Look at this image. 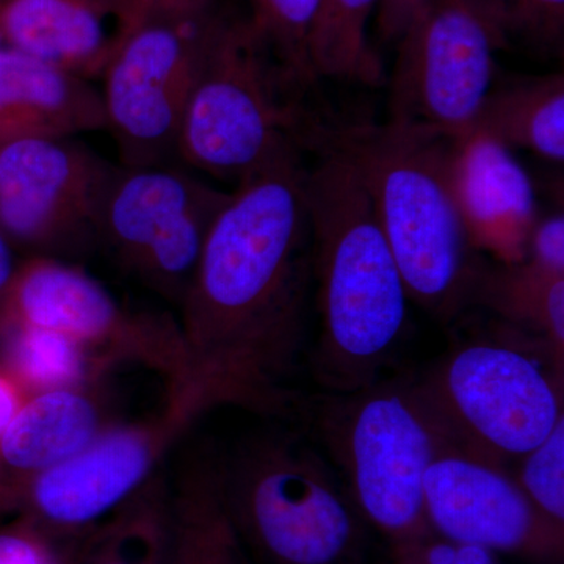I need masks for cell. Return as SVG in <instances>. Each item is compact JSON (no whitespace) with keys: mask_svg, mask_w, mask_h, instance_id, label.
Here are the masks:
<instances>
[{"mask_svg":"<svg viewBox=\"0 0 564 564\" xmlns=\"http://www.w3.org/2000/svg\"><path fill=\"white\" fill-rule=\"evenodd\" d=\"M314 151L306 172L321 314L313 369L328 393H348L381 380L411 300L361 176L328 144Z\"/></svg>","mask_w":564,"mask_h":564,"instance_id":"cell-2","label":"cell"},{"mask_svg":"<svg viewBox=\"0 0 564 564\" xmlns=\"http://www.w3.org/2000/svg\"><path fill=\"white\" fill-rule=\"evenodd\" d=\"M17 270L18 265L14 262L10 240L0 229V313H2L7 296H9L11 282H13Z\"/></svg>","mask_w":564,"mask_h":564,"instance_id":"cell-34","label":"cell"},{"mask_svg":"<svg viewBox=\"0 0 564 564\" xmlns=\"http://www.w3.org/2000/svg\"><path fill=\"white\" fill-rule=\"evenodd\" d=\"M525 259L545 272L564 274V217L563 212L538 218L527 243Z\"/></svg>","mask_w":564,"mask_h":564,"instance_id":"cell-31","label":"cell"},{"mask_svg":"<svg viewBox=\"0 0 564 564\" xmlns=\"http://www.w3.org/2000/svg\"><path fill=\"white\" fill-rule=\"evenodd\" d=\"M508 41L491 0H426L397 41L389 122L447 139L469 131Z\"/></svg>","mask_w":564,"mask_h":564,"instance_id":"cell-8","label":"cell"},{"mask_svg":"<svg viewBox=\"0 0 564 564\" xmlns=\"http://www.w3.org/2000/svg\"><path fill=\"white\" fill-rule=\"evenodd\" d=\"M486 133L508 148L564 161L563 74L516 82L491 90L469 131Z\"/></svg>","mask_w":564,"mask_h":564,"instance_id":"cell-21","label":"cell"},{"mask_svg":"<svg viewBox=\"0 0 564 564\" xmlns=\"http://www.w3.org/2000/svg\"><path fill=\"white\" fill-rule=\"evenodd\" d=\"M508 39L518 36L543 51L562 47L564 0H491Z\"/></svg>","mask_w":564,"mask_h":564,"instance_id":"cell-27","label":"cell"},{"mask_svg":"<svg viewBox=\"0 0 564 564\" xmlns=\"http://www.w3.org/2000/svg\"><path fill=\"white\" fill-rule=\"evenodd\" d=\"M452 192L478 252H491L500 263L524 261L538 218L532 177L513 150L481 132L451 140Z\"/></svg>","mask_w":564,"mask_h":564,"instance_id":"cell-15","label":"cell"},{"mask_svg":"<svg viewBox=\"0 0 564 564\" xmlns=\"http://www.w3.org/2000/svg\"><path fill=\"white\" fill-rule=\"evenodd\" d=\"M321 402L315 429L364 521L389 543L430 532L423 481L452 444L414 380L381 378Z\"/></svg>","mask_w":564,"mask_h":564,"instance_id":"cell-7","label":"cell"},{"mask_svg":"<svg viewBox=\"0 0 564 564\" xmlns=\"http://www.w3.org/2000/svg\"><path fill=\"white\" fill-rule=\"evenodd\" d=\"M31 395L17 377L0 364V434L6 432Z\"/></svg>","mask_w":564,"mask_h":564,"instance_id":"cell-33","label":"cell"},{"mask_svg":"<svg viewBox=\"0 0 564 564\" xmlns=\"http://www.w3.org/2000/svg\"><path fill=\"white\" fill-rule=\"evenodd\" d=\"M303 90L250 21L217 13L182 118L177 162L237 185L289 152L313 150L322 122L303 109Z\"/></svg>","mask_w":564,"mask_h":564,"instance_id":"cell-4","label":"cell"},{"mask_svg":"<svg viewBox=\"0 0 564 564\" xmlns=\"http://www.w3.org/2000/svg\"><path fill=\"white\" fill-rule=\"evenodd\" d=\"M0 564H62L58 545L25 519L0 530Z\"/></svg>","mask_w":564,"mask_h":564,"instance_id":"cell-29","label":"cell"},{"mask_svg":"<svg viewBox=\"0 0 564 564\" xmlns=\"http://www.w3.org/2000/svg\"><path fill=\"white\" fill-rule=\"evenodd\" d=\"M470 304L499 315L505 325L541 337L564 356V274L536 263L486 265L481 262Z\"/></svg>","mask_w":564,"mask_h":564,"instance_id":"cell-22","label":"cell"},{"mask_svg":"<svg viewBox=\"0 0 564 564\" xmlns=\"http://www.w3.org/2000/svg\"><path fill=\"white\" fill-rule=\"evenodd\" d=\"M113 169L74 139L0 143V229L33 256L76 261L99 247Z\"/></svg>","mask_w":564,"mask_h":564,"instance_id":"cell-13","label":"cell"},{"mask_svg":"<svg viewBox=\"0 0 564 564\" xmlns=\"http://www.w3.org/2000/svg\"><path fill=\"white\" fill-rule=\"evenodd\" d=\"M425 3L426 0H380L377 9L378 39L383 43H397Z\"/></svg>","mask_w":564,"mask_h":564,"instance_id":"cell-32","label":"cell"},{"mask_svg":"<svg viewBox=\"0 0 564 564\" xmlns=\"http://www.w3.org/2000/svg\"><path fill=\"white\" fill-rule=\"evenodd\" d=\"M3 0H0V7H2ZM0 46H3L2 32H0Z\"/></svg>","mask_w":564,"mask_h":564,"instance_id":"cell-36","label":"cell"},{"mask_svg":"<svg viewBox=\"0 0 564 564\" xmlns=\"http://www.w3.org/2000/svg\"><path fill=\"white\" fill-rule=\"evenodd\" d=\"M384 564H500L492 552L430 532L392 541Z\"/></svg>","mask_w":564,"mask_h":564,"instance_id":"cell-28","label":"cell"},{"mask_svg":"<svg viewBox=\"0 0 564 564\" xmlns=\"http://www.w3.org/2000/svg\"><path fill=\"white\" fill-rule=\"evenodd\" d=\"M217 11L192 20H154L126 33L102 73L107 131L126 166L177 162L188 96Z\"/></svg>","mask_w":564,"mask_h":564,"instance_id":"cell-12","label":"cell"},{"mask_svg":"<svg viewBox=\"0 0 564 564\" xmlns=\"http://www.w3.org/2000/svg\"><path fill=\"white\" fill-rule=\"evenodd\" d=\"M380 0H321L310 36L315 77L378 87L383 63L369 41L367 25Z\"/></svg>","mask_w":564,"mask_h":564,"instance_id":"cell-23","label":"cell"},{"mask_svg":"<svg viewBox=\"0 0 564 564\" xmlns=\"http://www.w3.org/2000/svg\"><path fill=\"white\" fill-rule=\"evenodd\" d=\"M214 10V0H124L121 11V40L124 39L126 33L143 22L192 20V18L206 17Z\"/></svg>","mask_w":564,"mask_h":564,"instance_id":"cell-30","label":"cell"},{"mask_svg":"<svg viewBox=\"0 0 564 564\" xmlns=\"http://www.w3.org/2000/svg\"><path fill=\"white\" fill-rule=\"evenodd\" d=\"M513 477L538 511L564 529V419L518 459Z\"/></svg>","mask_w":564,"mask_h":564,"instance_id":"cell-26","label":"cell"},{"mask_svg":"<svg viewBox=\"0 0 564 564\" xmlns=\"http://www.w3.org/2000/svg\"><path fill=\"white\" fill-rule=\"evenodd\" d=\"M14 326L63 334L118 364L161 375L169 397L187 386V355L180 322L165 314L132 313L77 263L32 256L18 265L0 332Z\"/></svg>","mask_w":564,"mask_h":564,"instance_id":"cell-10","label":"cell"},{"mask_svg":"<svg viewBox=\"0 0 564 564\" xmlns=\"http://www.w3.org/2000/svg\"><path fill=\"white\" fill-rule=\"evenodd\" d=\"M430 529L455 543L533 562L563 558L564 529L530 502L507 467L447 447L423 481Z\"/></svg>","mask_w":564,"mask_h":564,"instance_id":"cell-14","label":"cell"},{"mask_svg":"<svg viewBox=\"0 0 564 564\" xmlns=\"http://www.w3.org/2000/svg\"><path fill=\"white\" fill-rule=\"evenodd\" d=\"M302 152L236 185L180 304L187 386L204 411L281 414L302 351L313 248Z\"/></svg>","mask_w":564,"mask_h":564,"instance_id":"cell-1","label":"cell"},{"mask_svg":"<svg viewBox=\"0 0 564 564\" xmlns=\"http://www.w3.org/2000/svg\"><path fill=\"white\" fill-rule=\"evenodd\" d=\"M228 198L229 192L182 163L115 166L99 210V245L141 284L180 307Z\"/></svg>","mask_w":564,"mask_h":564,"instance_id":"cell-9","label":"cell"},{"mask_svg":"<svg viewBox=\"0 0 564 564\" xmlns=\"http://www.w3.org/2000/svg\"><path fill=\"white\" fill-rule=\"evenodd\" d=\"M3 46L84 79L102 77L122 35L113 0H3Z\"/></svg>","mask_w":564,"mask_h":564,"instance_id":"cell-17","label":"cell"},{"mask_svg":"<svg viewBox=\"0 0 564 564\" xmlns=\"http://www.w3.org/2000/svg\"><path fill=\"white\" fill-rule=\"evenodd\" d=\"M115 3H117L118 7H120V10L122 11V6H124V0H113ZM122 20V18H121Z\"/></svg>","mask_w":564,"mask_h":564,"instance_id":"cell-35","label":"cell"},{"mask_svg":"<svg viewBox=\"0 0 564 564\" xmlns=\"http://www.w3.org/2000/svg\"><path fill=\"white\" fill-rule=\"evenodd\" d=\"M104 129L102 93L91 80L0 46V143L74 139Z\"/></svg>","mask_w":564,"mask_h":564,"instance_id":"cell-18","label":"cell"},{"mask_svg":"<svg viewBox=\"0 0 564 564\" xmlns=\"http://www.w3.org/2000/svg\"><path fill=\"white\" fill-rule=\"evenodd\" d=\"M226 510L262 564H364V519L332 467L295 433L256 434L217 455Z\"/></svg>","mask_w":564,"mask_h":564,"instance_id":"cell-5","label":"cell"},{"mask_svg":"<svg viewBox=\"0 0 564 564\" xmlns=\"http://www.w3.org/2000/svg\"><path fill=\"white\" fill-rule=\"evenodd\" d=\"M513 329L459 345L414 380L452 447L505 467L564 419L563 356Z\"/></svg>","mask_w":564,"mask_h":564,"instance_id":"cell-6","label":"cell"},{"mask_svg":"<svg viewBox=\"0 0 564 564\" xmlns=\"http://www.w3.org/2000/svg\"><path fill=\"white\" fill-rule=\"evenodd\" d=\"M204 414L191 397H169L161 414L110 425L79 454L33 478L6 503L54 543H63L122 507L161 470L174 444Z\"/></svg>","mask_w":564,"mask_h":564,"instance_id":"cell-11","label":"cell"},{"mask_svg":"<svg viewBox=\"0 0 564 564\" xmlns=\"http://www.w3.org/2000/svg\"><path fill=\"white\" fill-rule=\"evenodd\" d=\"M62 564H170V481L162 470L99 524L57 543Z\"/></svg>","mask_w":564,"mask_h":564,"instance_id":"cell-20","label":"cell"},{"mask_svg":"<svg viewBox=\"0 0 564 564\" xmlns=\"http://www.w3.org/2000/svg\"><path fill=\"white\" fill-rule=\"evenodd\" d=\"M170 564H254L223 499L217 454L184 459L170 484Z\"/></svg>","mask_w":564,"mask_h":564,"instance_id":"cell-19","label":"cell"},{"mask_svg":"<svg viewBox=\"0 0 564 564\" xmlns=\"http://www.w3.org/2000/svg\"><path fill=\"white\" fill-rule=\"evenodd\" d=\"M110 425L98 383L32 393L0 434V502L79 454Z\"/></svg>","mask_w":564,"mask_h":564,"instance_id":"cell-16","label":"cell"},{"mask_svg":"<svg viewBox=\"0 0 564 564\" xmlns=\"http://www.w3.org/2000/svg\"><path fill=\"white\" fill-rule=\"evenodd\" d=\"M321 0H251L250 24L304 88L317 80L310 36Z\"/></svg>","mask_w":564,"mask_h":564,"instance_id":"cell-25","label":"cell"},{"mask_svg":"<svg viewBox=\"0 0 564 564\" xmlns=\"http://www.w3.org/2000/svg\"><path fill=\"white\" fill-rule=\"evenodd\" d=\"M0 333L6 334L7 339L2 366L31 393L95 384L113 367L90 348L63 334L28 326H14Z\"/></svg>","mask_w":564,"mask_h":564,"instance_id":"cell-24","label":"cell"},{"mask_svg":"<svg viewBox=\"0 0 564 564\" xmlns=\"http://www.w3.org/2000/svg\"><path fill=\"white\" fill-rule=\"evenodd\" d=\"M451 140L392 122L323 124L318 137L361 176L411 302L441 322L470 306L484 262L452 192Z\"/></svg>","mask_w":564,"mask_h":564,"instance_id":"cell-3","label":"cell"}]
</instances>
